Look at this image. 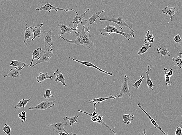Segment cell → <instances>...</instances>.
Wrapping results in <instances>:
<instances>
[{
    "mask_svg": "<svg viewBox=\"0 0 182 135\" xmlns=\"http://www.w3.org/2000/svg\"><path fill=\"white\" fill-rule=\"evenodd\" d=\"M85 26L83 25L82 29L81 32H75L77 38L73 40H68L66 38H64L61 36L58 35L59 37L62 39L65 42L70 44H75L76 45H83L87 47L90 49H93L94 48V42L92 40V38L90 34L85 32Z\"/></svg>",
    "mask_w": 182,
    "mask_h": 135,
    "instance_id": "cell-1",
    "label": "cell"
},
{
    "mask_svg": "<svg viewBox=\"0 0 182 135\" xmlns=\"http://www.w3.org/2000/svg\"><path fill=\"white\" fill-rule=\"evenodd\" d=\"M102 29L100 30V31L101 34L104 36L110 35L112 33L118 34L125 37L128 40H130L131 38H133L135 37L134 34V31H131V33H125L120 31L115 26L111 25H108L105 28L102 25Z\"/></svg>",
    "mask_w": 182,
    "mask_h": 135,
    "instance_id": "cell-2",
    "label": "cell"
},
{
    "mask_svg": "<svg viewBox=\"0 0 182 135\" xmlns=\"http://www.w3.org/2000/svg\"><path fill=\"white\" fill-rule=\"evenodd\" d=\"M98 18H99L100 21H108V22L115 23V24L119 26V28L122 30L123 29L124 27H127L129 28L132 32V31H134V30L132 29V25H130L128 24L123 19H122L121 17H119L116 19H103L100 18V16H99Z\"/></svg>",
    "mask_w": 182,
    "mask_h": 135,
    "instance_id": "cell-3",
    "label": "cell"
},
{
    "mask_svg": "<svg viewBox=\"0 0 182 135\" xmlns=\"http://www.w3.org/2000/svg\"><path fill=\"white\" fill-rule=\"evenodd\" d=\"M36 10L37 11H46L49 12H51V10H54L56 12H58V11H63L65 12H69V11H72L75 12L76 13V14H78V13L77 12L75 11L73 9H63L61 8L57 7L54 6V5H52L51 4H49V2H47L46 4L45 5H43V6L40 7H38L37 8Z\"/></svg>",
    "mask_w": 182,
    "mask_h": 135,
    "instance_id": "cell-4",
    "label": "cell"
},
{
    "mask_svg": "<svg viewBox=\"0 0 182 135\" xmlns=\"http://www.w3.org/2000/svg\"><path fill=\"white\" fill-rule=\"evenodd\" d=\"M105 12V10L100 11L97 13H94L92 16L90 17L89 19L83 20V21L85 22L87 25V28L86 30V32L89 33V32L92 27L95 24V20L97 18H98L100 14Z\"/></svg>",
    "mask_w": 182,
    "mask_h": 135,
    "instance_id": "cell-5",
    "label": "cell"
},
{
    "mask_svg": "<svg viewBox=\"0 0 182 135\" xmlns=\"http://www.w3.org/2000/svg\"><path fill=\"white\" fill-rule=\"evenodd\" d=\"M53 48H50V49L46 50L45 52H43L42 55L40 59L38 60L37 62L34 64L31 65V67H33L37 66V65L39 64L49 61L50 58L53 56Z\"/></svg>",
    "mask_w": 182,
    "mask_h": 135,
    "instance_id": "cell-6",
    "label": "cell"
},
{
    "mask_svg": "<svg viewBox=\"0 0 182 135\" xmlns=\"http://www.w3.org/2000/svg\"><path fill=\"white\" fill-rule=\"evenodd\" d=\"M42 33L43 34L45 42L44 50L46 51L49 49V48L52 45L53 39L52 36V30L50 29V30L48 31L43 30Z\"/></svg>",
    "mask_w": 182,
    "mask_h": 135,
    "instance_id": "cell-7",
    "label": "cell"
},
{
    "mask_svg": "<svg viewBox=\"0 0 182 135\" xmlns=\"http://www.w3.org/2000/svg\"><path fill=\"white\" fill-rule=\"evenodd\" d=\"M55 99L53 101L50 102L48 100L46 101H44L39 103L36 106L34 107H30L29 108V110H46L48 108H52L53 107L55 106Z\"/></svg>",
    "mask_w": 182,
    "mask_h": 135,
    "instance_id": "cell-8",
    "label": "cell"
},
{
    "mask_svg": "<svg viewBox=\"0 0 182 135\" xmlns=\"http://www.w3.org/2000/svg\"><path fill=\"white\" fill-rule=\"evenodd\" d=\"M90 11L89 8L87 9L84 13L82 14H77L76 16L74 17L73 19V22L71 25L73 24V28L77 30L78 29V25H80L82 23L83 19L85 17V14Z\"/></svg>",
    "mask_w": 182,
    "mask_h": 135,
    "instance_id": "cell-9",
    "label": "cell"
},
{
    "mask_svg": "<svg viewBox=\"0 0 182 135\" xmlns=\"http://www.w3.org/2000/svg\"><path fill=\"white\" fill-rule=\"evenodd\" d=\"M78 112H82V113H84V114H87V115L89 116H90L91 117H95L96 118V122H97V123H99L100 124L102 125H104V126L108 128V129H109V130H110L111 131L113 132L114 133V134H116V133L115 132L114 130H113V129H111V128L109 126H108V125H107L105 123H104V121H103V117L102 116H101L100 115V114H99L98 112H95V111H94L93 113L91 114L88 113V112H84V111H81V110H78Z\"/></svg>",
    "mask_w": 182,
    "mask_h": 135,
    "instance_id": "cell-10",
    "label": "cell"
},
{
    "mask_svg": "<svg viewBox=\"0 0 182 135\" xmlns=\"http://www.w3.org/2000/svg\"><path fill=\"white\" fill-rule=\"evenodd\" d=\"M124 81L121 86V90L119 95L121 98L123 95H128L130 98L131 97V94L130 93V88L128 85V79H129L126 75H124Z\"/></svg>",
    "mask_w": 182,
    "mask_h": 135,
    "instance_id": "cell-11",
    "label": "cell"
},
{
    "mask_svg": "<svg viewBox=\"0 0 182 135\" xmlns=\"http://www.w3.org/2000/svg\"><path fill=\"white\" fill-rule=\"evenodd\" d=\"M68 125V121H66V123H64L63 122L57 123H53L52 124H46V126L52 127V129L56 132H64L68 134V135L73 134L76 135L75 134H69L67 131L65 130L64 126L67 125Z\"/></svg>",
    "mask_w": 182,
    "mask_h": 135,
    "instance_id": "cell-12",
    "label": "cell"
},
{
    "mask_svg": "<svg viewBox=\"0 0 182 135\" xmlns=\"http://www.w3.org/2000/svg\"><path fill=\"white\" fill-rule=\"evenodd\" d=\"M68 57V58H70V59L72 60L75 61L79 63L80 64H82L84 65V66H87V67H93V68L96 69L98 70L99 71H100V72L104 73L106 75H108L109 76H112L113 75V73H108V72L106 71L103 70V69H101L99 67H97V66L94 65V64L90 62L82 61L78 60L72 58V57Z\"/></svg>",
    "mask_w": 182,
    "mask_h": 135,
    "instance_id": "cell-13",
    "label": "cell"
},
{
    "mask_svg": "<svg viewBox=\"0 0 182 135\" xmlns=\"http://www.w3.org/2000/svg\"><path fill=\"white\" fill-rule=\"evenodd\" d=\"M54 75L56 76V77L54 79L55 81L57 83L61 82L63 86H67V84L65 83V78L61 71L57 69L54 73Z\"/></svg>",
    "mask_w": 182,
    "mask_h": 135,
    "instance_id": "cell-14",
    "label": "cell"
},
{
    "mask_svg": "<svg viewBox=\"0 0 182 135\" xmlns=\"http://www.w3.org/2000/svg\"><path fill=\"white\" fill-rule=\"evenodd\" d=\"M138 107L140 108V109H141V110H142V111H143V112H144V113L147 116V117H148V119H149V120H150L151 123H152V124L154 126L155 128H156V129H159V130H160V131H161L164 134L166 135H168V134H167V133H166V132H164V130H163L162 129L161 127H160L159 125H158V124L155 121L154 119H153V118L151 117V116H150L149 114L147 113V112H146V111H145V110H144L143 108H142V106H141V103H138Z\"/></svg>",
    "mask_w": 182,
    "mask_h": 135,
    "instance_id": "cell-15",
    "label": "cell"
},
{
    "mask_svg": "<svg viewBox=\"0 0 182 135\" xmlns=\"http://www.w3.org/2000/svg\"><path fill=\"white\" fill-rule=\"evenodd\" d=\"M117 97H118L119 98H121V97L119 95H116V96H112V95H110V96L108 97H101L99 98L94 99L93 100H89V103L91 102V103H94V110H96V104L97 103H100L102 102H103L105 100L110 99H115Z\"/></svg>",
    "mask_w": 182,
    "mask_h": 135,
    "instance_id": "cell-16",
    "label": "cell"
},
{
    "mask_svg": "<svg viewBox=\"0 0 182 135\" xmlns=\"http://www.w3.org/2000/svg\"><path fill=\"white\" fill-rule=\"evenodd\" d=\"M20 71L21 70L20 69L15 67L10 69V73L8 74L7 75H4L3 76L4 77H10L13 78L20 77L21 75Z\"/></svg>",
    "mask_w": 182,
    "mask_h": 135,
    "instance_id": "cell-17",
    "label": "cell"
},
{
    "mask_svg": "<svg viewBox=\"0 0 182 135\" xmlns=\"http://www.w3.org/2000/svg\"><path fill=\"white\" fill-rule=\"evenodd\" d=\"M26 25L30 27L33 31V37L31 39V41H33L35 38H41V28L43 26V23H40L38 25V27H35L33 28L31 27L28 24H26Z\"/></svg>",
    "mask_w": 182,
    "mask_h": 135,
    "instance_id": "cell-18",
    "label": "cell"
},
{
    "mask_svg": "<svg viewBox=\"0 0 182 135\" xmlns=\"http://www.w3.org/2000/svg\"><path fill=\"white\" fill-rule=\"evenodd\" d=\"M43 51H42V49L41 48H38L37 49L33 51V53H32V60H31V63L29 65V67H31V65H33V60L35 59H36L39 60L42 55Z\"/></svg>",
    "mask_w": 182,
    "mask_h": 135,
    "instance_id": "cell-19",
    "label": "cell"
},
{
    "mask_svg": "<svg viewBox=\"0 0 182 135\" xmlns=\"http://www.w3.org/2000/svg\"><path fill=\"white\" fill-rule=\"evenodd\" d=\"M176 6L173 7H168L167 6L165 8L163 9L162 12L164 14L169 16L170 17L171 21H172L173 17L174 16L175 13H176Z\"/></svg>",
    "mask_w": 182,
    "mask_h": 135,
    "instance_id": "cell-20",
    "label": "cell"
},
{
    "mask_svg": "<svg viewBox=\"0 0 182 135\" xmlns=\"http://www.w3.org/2000/svg\"><path fill=\"white\" fill-rule=\"evenodd\" d=\"M58 25L59 29L61 31L60 35L67 33L70 34L74 30H76L74 28H70V26H67L65 25L58 24Z\"/></svg>",
    "mask_w": 182,
    "mask_h": 135,
    "instance_id": "cell-21",
    "label": "cell"
},
{
    "mask_svg": "<svg viewBox=\"0 0 182 135\" xmlns=\"http://www.w3.org/2000/svg\"><path fill=\"white\" fill-rule=\"evenodd\" d=\"M26 30L25 32L24 39L23 41V43L27 45L28 44V41L29 38L32 36V34L33 33V30H32L29 26H28L26 24L25 25Z\"/></svg>",
    "mask_w": 182,
    "mask_h": 135,
    "instance_id": "cell-22",
    "label": "cell"
},
{
    "mask_svg": "<svg viewBox=\"0 0 182 135\" xmlns=\"http://www.w3.org/2000/svg\"><path fill=\"white\" fill-rule=\"evenodd\" d=\"M52 76H49L48 75V72H47L46 73H40L39 76L37 77L36 81L38 83L40 84H42V82L47 79H52Z\"/></svg>",
    "mask_w": 182,
    "mask_h": 135,
    "instance_id": "cell-23",
    "label": "cell"
},
{
    "mask_svg": "<svg viewBox=\"0 0 182 135\" xmlns=\"http://www.w3.org/2000/svg\"><path fill=\"white\" fill-rule=\"evenodd\" d=\"M10 66L17 67V68L20 69L21 70L26 66V64L25 63L23 62L20 61L12 60L10 64Z\"/></svg>",
    "mask_w": 182,
    "mask_h": 135,
    "instance_id": "cell-24",
    "label": "cell"
},
{
    "mask_svg": "<svg viewBox=\"0 0 182 135\" xmlns=\"http://www.w3.org/2000/svg\"><path fill=\"white\" fill-rule=\"evenodd\" d=\"M31 97H30L28 99L25 100L24 99H23L20 100L16 105L14 106V108L16 109L17 110H19L20 111L21 109L24 108L27 104L28 102L31 100Z\"/></svg>",
    "mask_w": 182,
    "mask_h": 135,
    "instance_id": "cell-25",
    "label": "cell"
},
{
    "mask_svg": "<svg viewBox=\"0 0 182 135\" xmlns=\"http://www.w3.org/2000/svg\"><path fill=\"white\" fill-rule=\"evenodd\" d=\"M157 53L164 57H170L171 54L166 47H161L157 49Z\"/></svg>",
    "mask_w": 182,
    "mask_h": 135,
    "instance_id": "cell-26",
    "label": "cell"
},
{
    "mask_svg": "<svg viewBox=\"0 0 182 135\" xmlns=\"http://www.w3.org/2000/svg\"><path fill=\"white\" fill-rule=\"evenodd\" d=\"M151 66H148V70L146 71V75H147V86H148V88L151 89L153 91V88L155 86V85L154 84H153V83L152 81H151V79L150 78V77H149V71H150V70H151V68H150V67H151Z\"/></svg>",
    "mask_w": 182,
    "mask_h": 135,
    "instance_id": "cell-27",
    "label": "cell"
},
{
    "mask_svg": "<svg viewBox=\"0 0 182 135\" xmlns=\"http://www.w3.org/2000/svg\"><path fill=\"white\" fill-rule=\"evenodd\" d=\"M79 116H76L74 117H69L67 116L64 118V120L65 121H68L69 123L68 124L70 126H74L76 125L77 123L78 122V119L79 118Z\"/></svg>",
    "mask_w": 182,
    "mask_h": 135,
    "instance_id": "cell-28",
    "label": "cell"
},
{
    "mask_svg": "<svg viewBox=\"0 0 182 135\" xmlns=\"http://www.w3.org/2000/svg\"><path fill=\"white\" fill-rule=\"evenodd\" d=\"M172 60L175 64V66L179 67L178 69H181L182 68V53L180 52L178 57L175 58L172 57Z\"/></svg>",
    "mask_w": 182,
    "mask_h": 135,
    "instance_id": "cell-29",
    "label": "cell"
},
{
    "mask_svg": "<svg viewBox=\"0 0 182 135\" xmlns=\"http://www.w3.org/2000/svg\"><path fill=\"white\" fill-rule=\"evenodd\" d=\"M123 123L125 124H130L131 122L134 120V115L131 114H124L122 116Z\"/></svg>",
    "mask_w": 182,
    "mask_h": 135,
    "instance_id": "cell-30",
    "label": "cell"
},
{
    "mask_svg": "<svg viewBox=\"0 0 182 135\" xmlns=\"http://www.w3.org/2000/svg\"><path fill=\"white\" fill-rule=\"evenodd\" d=\"M144 42L145 43H153L154 42L155 38L152 34H150V31H146L145 35L144 38Z\"/></svg>",
    "mask_w": 182,
    "mask_h": 135,
    "instance_id": "cell-31",
    "label": "cell"
},
{
    "mask_svg": "<svg viewBox=\"0 0 182 135\" xmlns=\"http://www.w3.org/2000/svg\"><path fill=\"white\" fill-rule=\"evenodd\" d=\"M151 46L149 44L145 43V44L142 45L140 50L137 52V54H138V55L141 56V55H142L147 52L148 49L151 48Z\"/></svg>",
    "mask_w": 182,
    "mask_h": 135,
    "instance_id": "cell-32",
    "label": "cell"
},
{
    "mask_svg": "<svg viewBox=\"0 0 182 135\" xmlns=\"http://www.w3.org/2000/svg\"><path fill=\"white\" fill-rule=\"evenodd\" d=\"M163 71L165 73V78L166 82V85H167V86H170L172 83L170 81V76H168V73H167V69L164 67Z\"/></svg>",
    "mask_w": 182,
    "mask_h": 135,
    "instance_id": "cell-33",
    "label": "cell"
},
{
    "mask_svg": "<svg viewBox=\"0 0 182 135\" xmlns=\"http://www.w3.org/2000/svg\"><path fill=\"white\" fill-rule=\"evenodd\" d=\"M144 78V76H143L142 75H141V78H140V79L138 80H136L135 83L132 85V87L135 88L136 89L139 88V87H140V85H141V83H142V81H143Z\"/></svg>",
    "mask_w": 182,
    "mask_h": 135,
    "instance_id": "cell-34",
    "label": "cell"
},
{
    "mask_svg": "<svg viewBox=\"0 0 182 135\" xmlns=\"http://www.w3.org/2000/svg\"><path fill=\"white\" fill-rule=\"evenodd\" d=\"M54 97V95L52 93L51 91L49 89H48L46 90L45 93L44 94L43 98L47 99H49Z\"/></svg>",
    "mask_w": 182,
    "mask_h": 135,
    "instance_id": "cell-35",
    "label": "cell"
},
{
    "mask_svg": "<svg viewBox=\"0 0 182 135\" xmlns=\"http://www.w3.org/2000/svg\"><path fill=\"white\" fill-rule=\"evenodd\" d=\"M4 133L8 135H11V132L12 129L10 126L8 125L7 124L5 123V125L3 127V129Z\"/></svg>",
    "mask_w": 182,
    "mask_h": 135,
    "instance_id": "cell-36",
    "label": "cell"
},
{
    "mask_svg": "<svg viewBox=\"0 0 182 135\" xmlns=\"http://www.w3.org/2000/svg\"><path fill=\"white\" fill-rule=\"evenodd\" d=\"M173 39L175 42L178 44L180 46H182V39H181L179 34L175 36L174 37Z\"/></svg>",
    "mask_w": 182,
    "mask_h": 135,
    "instance_id": "cell-37",
    "label": "cell"
},
{
    "mask_svg": "<svg viewBox=\"0 0 182 135\" xmlns=\"http://www.w3.org/2000/svg\"><path fill=\"white\" fill-rule=\"evenodd\" d=\"M182 127H181L177 126L175 131V135H181L182 134Z\"/></svg>",
    "mask_w": 182,
    "mask_h": 135,
    "instance_id": "cell-38",
    "label": "cell"
},
{
    "mask_svg": "<svg viewBox=\"0 0 182 135\" xmlns=\"http://www.w3.org/2000/svg\"><path fill=\"white\" fill-rule=\"evenodd\" d=\"M21 120H22V124H23V123L24 122H25L26 121H27V115H24L22 116V117H21Z\"/></svg>",
    "mask_w": 182,
    "mask_h": 135,
    "instance_id": "cell-39",
    "label": "cell"
},
{
    "mask_svg": "<svg viewBox=\"0 0 182 135\" xmlns=\"http://www.w3.org/2000/svg\"><path fill=\"white\" fill-rule=\"evenodd\" d=\"M173 71V69H170V70L167 72V73H168V75L170 77H171V76H172Z\"/></svg>",
    "mask_w": 182,
    "mask_h": 135,
    "instance_id": "cell-40",
    "label": "cell"
},
{
    "mask_svg": "<svg viewBox=\"0 0 182 135\" xmlns=\"http://www.w3.org/2000/svg\"><path fill=\"white\" fill-rule=\"evenodd\" d=\"M57 133L60 135H68V134L66 132H59Z\"/></svg>",
    "mask_w": 182,
    "mask_h": 135,
    "instance_id": "cell-41",
    "label": "cell"
},
{
    "mask_svg": "<svg viewBox=\"0 0 182 135\" xmlns=\"http://www.w3.org/2000/svg\"><path fill=\"white\" fill-rule=\"evenodd\" d=\"M21 114H22V116L26 115V112L25 111H22V112H21Z\"/></svg>",
    "mask_w": 182,
    "mask_h": 135,
    "instance_id": "cell-42",
    "label": "cell"
},
{
    "mask_svg": "<svg viewBox=\"0 0 182 135\" xmlns=\"http://www.w3.org/2000/svg\"><path fill=\"white\" fill-rule=\"evenodd\" d=\"M22 116V114H21V113H20L19 114L18 117L19 118H20V119H21Z\"/></svg>",
    "mask_w": 182,
    "mask_h": 135,
    "instance_id": "cell-43",
    "label": "cell"
},
{
    "mask_svg": "<svg viewBox=\"0 0 182 135\" xmlns=\"http://www.w3.org/2000/svg\"><path fill=\"white\" fill-rule=\"evenodd\" d=\"M145 129H144V130H143V133H144V134L145 135H146V133L145 132Z\"/></svg>",
    "mask_w": 182,
    "mask_h": 135,
    "instance_id": "cell-44",
    "label": "cell"
}]
</instances>
